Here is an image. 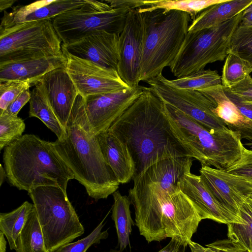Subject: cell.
<instances>
[{"label":"cell","instance_id":"cell-19","mask_svg":"<svg viewBox=\"0 0 252 252\" xmlns=\"http://www.w3.org/2000/svg\"><path fill=\"white\" fill-rule=\"evenodd\" d=\"M90 0H39L26 5L12 7L11 12L4 11L0 28L11 25L53 18L67 11L82 7Z\"/></svg>","mask_w":252,"mask_h":252},{"label":"cell","instance_id":"cell-9","mask_svg":"<svg viewBox=\"0 0 252 252\" xmlns=\"http://www.w3.org/2000/svg\"><path fill=\"white\" fill-rule=\"evenodd\" d=\"M51 19L0 28V63L63 55Z\"/></svg>","mask_w":252,"mask_h":252},{"label":"cell","instance_id":"cell-21","mask_svg":"<svg viewBox=\"0 0 252 252\" xmlns=\"http://www.w3.org/2000/svg\"><path fill=\"white\" fill-rule=\"evenodd\" d=\"M103 157L120 184L132 180L135 164L125 143L108 130L96 135Z\"/></svg>","mask_w":252,"mask_h":252},{"label":"cell","instance_id":"cell-48","mask_svg":"<svg viewBox=\"0 0 252 252\" xmlns=\"http://www.w3.org/2000/svg\"><path fill=\"white\" fill-rule=\"evenodd\" d=\"M246 201L252 209V198H248L247 199Z\"/></svg>","mask_w":252,"mask_h":252},{"label":"cell","instance_id":"cell-27","mask_svg":"<svg viewBox=\"0 0 252 252\" xmlns=\"http://www.w3.org/2000/svg\"><path fill=\"white\" fill-rule=\"evenodd\" d=\"M33 208V204L26 201L11 212L0 213V230L8 240L11 250H15L18 235Z\"/></svg>","mask_w":252,"mask_h":252},{"label":"cell","instance_id":"cell-50","mask_svg":"<svg viewBox=\"0 0 252 252\" xmlns=\"http://www.w3.org/2000/svg\"><path fill=\"white\" fill-rule=\"evenodd\" d=\"M122 252V251H121L120 250L119 251H117V250H111L109 252Z\"/></svg>","mask_w":252,"mask_h":252},{"label":"cell","instance_id":"cell-6","mask_svg":"<svg viewBox=\"0 0 252 252\" xmlns=\"http://www.w3.org/2000/svg\"><path fill=\"white\" fill-rule=\"evenodd\" d=\"M163 103L174 131L201 166L225 170L240 158L244 146L239 132L228 127L210 131L184 113Z\"/></svg>","mask_w":252,"mask_h":252},{"label":"cell","instance_id":"cell-24","mask_svg":"<svg viewBox=\"0 0 252 252\" xmlns=\"http://www.w3.org/2000/svg\"><path fill=\"white\" fill-rule=\"evenodd\" d=\"M31 92L30 102L29 117L40 120L53 132L58 139L63 137L65 129L62 125L52 108L44 92L37 83Z\"/></svg>","mask_w":252,"mask_h":252},{"label":"cell","instance_id":"cell-11","mask_svg":"<svg viewBox=\"0 0 252 252\" xmlns=\"http://www.w3.org/2000/svg\"><path fill=\"white\" fill-rule=\"evenodd\" d=\"M147 82L163 103L184 113L208 130L215 131L228 127L214 112L216 102L201 92L174 88L157 77Z\"/></svg>","mask_w":252,"mask_h":252},{"label":"cell","instance_id":"cell-42","mask_svg":"<svg viewBox=\"0 0 252 252\" xmlns=\"http://www.w3.org/2000/svg\"><path fill=\"white\" fill-rule=\"evenodd\" d=\"M228 127L239 132L241 139H246L252 143V121L246 119L236 126H229Z\"/></svg>","mask_w":252,"mask_h":252},{"label":"cell","instance_id":"cell-43","mask_svg":"<svg viewBox=\"0 0 252 252\" xmlns=\"http://www.w3.org/2000/svg\"><path fill=\"white\" fill-rule=\"evenodd\" d=\"M187 245L176 238H171L168 244L158 252H185Z\"/></svg>","mask_w":252,"mask_h":252},{"label":"cell","instance_id":"cell-13","mask_svg":"<svg viewBox=\"0 0 252 252\" xmlns=\"http://www.w3.org/2000/svg\"><path fill=\"white\" fill-rule=\"evenodd\" d=\"M143 86L84 97L87 123L94 135L107 130L140 95Z\"/></svg>","mask_w":252,"mask_h":252},{"label":"cell","instance_id":"cell-46","mask_svg":"<svg viewBox=\"0 0 252 252\" xmlns=\"http://www.w3.org/2000/svg\"><path fill=\"white\" fill-rule=\"evenodd\" d=\"M4 235L2 232H0V252H6V241L4 238Z\"/></svg>","mask_w":252,"mask_h":252},{"label":"cell","instance_id":"cell-32","mask_svg":"<svg viewBox=\"0 0 252 252\" xmlns=\"http://www.w3.org/2000/svg\"><path fill=\"white\" fill-rule=\"evenodd\" d=\"M25 127L24 120L17 116L0 113V150L20 138Z\"/></svg>","mask_w":252,"mask_h":252},{"label":"cell","instance_id":"cell-20","mask_svg":"<svg viewBox=\"0 0 252 252\" xmlns=\"http://www.w3.org/2000/svg\"><path fill=\"white\" fill-rule=\"evenodd\" d=\"M66 63L63 55L0 63V82L29 81L32 86L45 74Z\"/></svg>","mask_w":252,"mask_h":252},{"label":"cell","instance_id":"cell-26","mask_svg":"<svg viewBox=\"0 0 252 252\" xmlns=\"http://www.w3.org/2000/svg\"><path fill=\"white\" fill-rule=\"evenodd\" d=\"M157 77L164 84L179 89L200 90L221 84V76L218 72L209 69L173 80L167 79L162 74Z\"/></svg>","mask_w":252,"mask_h":252},{"label":"cell","instance_id":"cell-18","mask_svg":"<svg viewBox=\"0 0 252 252\" xmlns=\"http://www.w3.org/2000/svg\"><path fill=\"white\" fill-rule=\"evenodd\" d=\"M180 190L199 208L205 219L228 224L242 223L241 219L233 215L214 198L203 183L200 175L190 172L185 174L178 183Z\"/></svg>","mask_w":252,"mask_h":252},{"label":"cell","instance_id":"cell-17","mask_svg":"<svg viewBox=\"0 0 252 252\" xmlns=\"http://www.w3.org/2000/svg\"><path fill=\"white\" fill-rule=\"evenodd\" d=\"M39 85L55 115L64 128L69 118L78 91L67 73L66 65L56 68L42 76Z\"/></svg>","mask_w":252,"mask_h":252},{"label":"cell","instance_id":"cell-29","mask_svg":"<svg viewBox=\"0 0 252 252\" xmlns=\"http://www.w3.org/2000/svg\"><path fill=\"white\" fill-rule=\"evenodd\" d=\"M198 91L205 94L216 102L217 106L214 112L227 126H236L246 119L226 95L221 84Z\"/></svg>","mask_w":252,"mask_h":252},{"label":"cell","instance_id":"cell-31","mask_svg":"<svg viewBox=\"0 0 252 252\" xmlns=\"http://www.w3.org/2000/svg\"><path fill=\"white\" fill-rule=\"evenodd\" d=\"M252 72V68L246 62L238 55L229 52L222 68L221 85L230 88L244 80Z\"/></svg>","mask_w":252,"mask_h":252},{"label":"cell","instance_id":"cell-2","mask_svg":"<svg viewBox=\"0 0 252 252\" xmlns=\"http://www.w3.org/2000/svg\"><path fill=\"white\" fill-rule=\"evenodd\" d=\"M132 180L128 196L140 234L149 243L173 238L188 246L205 219L199 208L178 186L165 189L140 177Z\"/></svg>","mask_w":252,"mask_h":252},{"label":"cell","instance_id":"cell-12","mask_svg":"<svg viewBox=\"0 0 252 252\" xmlns=\"http://www.w3.org/2000/svg\"><path fill=\"white\" fill-rule=\"evenodd\" d=\"M63 54L66 59V71L83 97L130 88L116 70L101 67L67 53Z\"/></svg>","mask_w":252,"mask_h":252},{"label":"cell","instance_id":"cell-3","mask_svg":"<svg viewBox=\"0 0 252 252\" xmlns=\"http://www.w3.org/2000/svg\"><path fill=\"white\" fill-rule=\"evenodd\" d=\"M64 129V136L52 142L58 154L90 197L107 198L120 184L105 161L96 135L90 130L84 97L79 94Z\"/></svg>","mask_w":252,"mask_h":252},{"label":"cell","instance_id":"cell-47","mask_svg":"<svg viewBox=\"0 0 252 252\" xmlns=\"http://www.w3.org/2000/svg\"><path fill=\"white\" fill-rule=\"evenodd\" d=\"M251 11H252V3L243 11V13H245Z\"/></svg>","mask_w":252,"mask_h":252},{"label":"cell","instance_id":"cell-51","mask_svg":"<svg viewBox=\"0 0 252 252\" xmlns=\"http://www.w3.org/2000/svg\"><path fill=\"white\" fill-rule=\"evenodd\" d=\"M249 198H252V192H251L249 195Z\"/></svg>","mask_w":252,"mask_h":252},{"label":"cell","instance_id":"cell-8","mask_svg":"<svg viewBox=\"0 0 252 252\" xmlns=\"http://www.w3.org/2000/svg\"><path fill=\"white\" fill-rule=\"evenodd\" d=\"M243 12L218 26L188 32L169 67L174 76L183 77L204 69L209 63L224 60L229 53L231 39L240 23Z\"/></svg>","mask_w":252,"mask_h":252},{"label":"cell","instance_id":"cell-10","mask_svg":"<svg viewBox=\"0 0 252 252\" xmlns=\"http://www.w3.org/2000/svg\"><path fill=\"white\" fill-rule=\"evenodd\" d=\"M130 10L126 8L112 9L104 0H90L82 7L51 20L62 44H68L100 32L119 36Z\"/></svg>","mask_w":252,"mask_h":252},{"label":"cell","instance_id":"cell-16","mask_svg":"<svg viewBox=\"0 0 252 252\" xmlns=\"http://www.w3.org/2000/svg\"><path fill=\"white\" fill-rule=\"evenodd\" d=\"M63 53L87 60L117 71L119 61V36L106 32L94 33L68 44L62 43Z\"/></svg>","mask_w":252,"mask_h":252},{"label":"cell","instance_id":"cell-49","mask_svg":"<svg viewBox=\"0 0 252 252\" xmlns=\"http://www.w3.org/2000/svg\"><path fill=\"white\" fill-rule=\"evenodd\" d=\"M244 145H246V146H249L252 149V143H250V142L246 143Z\"/></svg>","mask_w":252,"mask_h":252},{"label":"cell","instance_id":"cell-39","mask_svg":"<svg viewBox=\"0 0 252 252\" xmlns=\"http://www.w3.org/2000/svg\"><path fill=\"white\" fill-rule=\"evenodd\" d=\"M223 89L226 95L236 106L241 114L252 121V105L242 100L238 96L232 93L228 88L223 87Z\"/></svg>","mask_w":252,"mask_h":252},{"label":"cell","instance_id":"cell-5","mask_svg":"<svg viewBox=\"0 0 252 252\" xmlns=\"http://www.w3.org/2000/svg\"><path fill=\"white\" fill-rule=\"evenodd\" d=\"M138 11L143 23L140 81L147 82L162 74L165 67L171 66L191 19L187 13L177 10Z\"/></svg>","mask_w":252,"mask_h":252},{"label":"cell","instance_id":"cell-44","mask_svg":"<svg viewBox=\"0 0 252 252\" xmlns=\"http://www.w3.org/2000/svg\"><path fill=\"white\" fill-rule=\"evenodd\" d=\"M239 26L242 27H252V11L243 13Z\"/></svg>","mask_w":252,"mask_h":252},{"label":"cell","instance_id":"cell-28","mask_svg":"<svg viewBox=\"0 0 252 252\" xmlns=\"http://www.w3.org/2000/svg\"><path fill=\"white\" fill-rule=\"evenodd\" d=\"M226 0H149L150 6L137 9L139 11L163 9L165 11L177 10L187 13L194 20L200 12Z\"/></svg>","mask_w":252,"mask_h":252},{"label":"cell","instance_id":"cell-7","mask_svg":"<svg viewBox=\"0 0 252 252\" xmlns=\"http://www.w3.org/2000/svg\"><path fill=\"white\" fill-rule=\"evenodd\" d=\"M40 223L48 252L70 243L84 233V228L68 200L57 186H41L28 192Z\"/></svg>","mask_w":252,"mask_h":252},{"label":"cell","instance_id":"cell-25","mask_svg":"<svg viewBox=\"0 0 252 252\" xmlns=\"http://www.w3.org/2000/svg\"><path fill=\"white\" fill-rule=\"evenodd\" d=\"M16 252H48L34 207L16 242Z\"/></svg>","mask_w":252,"mask_h":252},{"label":"cell","instance_id":"cell-34","mask_svg":"<svg viewBox=\"0 0 252 252\" xmlns=\"http://www.w3.org/2000/svg\"><path fill=\"white\" fill-rule=\"evenodd\" d=\"M108 214L109 213L88 236L78 241L63 245L53 252H86L91 246L99 244L101 240L106 239L109 235L108 229L102 231L104 221Z\"/></svg>","mask_w":252,"mask_h":252},{"label":"cell","instance_id":"cell-45","mask_svg":"<svg viewBox=\"0 0 252 252\" xmlns=\"http://www.w3.org/2000/svg\"><path fill=\"white\" fill-rule=\"evenodd\" d=\"M16 1L15 0H0V12L5 11L6 9L11 7Z\"/></svg>","mask_w":252,"mask_h":252},{"label":"cell","instance_id":"cell-30","mask_svg":"<svg viewBox=\"0 0 252 252\" xmlns=\"http://www.w3.org/2000/svg\"><path fill=\"white\" fill-rule=\"evenodd\" d=\"M239 217L242 223L231 222L227 224L228 238L248 252H252V209L246 200L240 208Z\"/></svg>","mask_w":252,"mask_h":252},{"label":"cell","instance_id":"cell-33","mask_svg":"<svg viewBox=\"0 0 252 252\" xmlns=\"http://www.w3.org/2000/svg\"><path fill=\"white\" fill-rule=\"evenodd\" d=\"M229 52L239 56L252 69V27L238 26L231 39Z\"/></svg>","mask_w":252,"mask_h":252},{"label":"cell","instance_id":"cell-35","mask_svg":"<svg viewBox=\"0 0 252 252\" xmlns=\"http://www.w3.org/2000/svg\"><path fill=\"white\" fill-rule=\"evenodd\" d=\"M29 87H31L29 81L0 82V113L5 111L20 94Z\"/></svg>","mask_w":252,"mask_h":252},{"label":"cell","instance_id":"cell-36","mask_svg":"<svg viewBox=\"0 0 252 252\" xmlns=\"http://www.w3.org/2000/svg\"><path fill=\"white\" fill-rule=\"evenodd\" d=\"M225 170L252 187V149L244 147L240 158Z\"/></svg>","mask_w":252,"mask_h":252},{"label":"cell","instance_id":"cell-40","mask_svg":"<svg viewBox=\"0 0 252 252\" xmlns=\"http://www.w3.org/2000/svg\"><path fill=\"white\" fill-rule=\"evenodd\" d=\"M31 95V92L29 87L21 92L3 112L12 115L17 116L22 107L30 101Z\"/></svg>","mask_w":252,"mask_h":252},{"label":"cell","instance_id":"cell-4","mask_svg":"<svg viewBox=\"0 0 252 252\" xmlns=\"http://www.w3.org/2000/svg\"><path fill=\"white\" fill-rule=\"evenodd\" d=\"M3 161L9 184L28 192L41 186H57L66 192L74 177L56 151L52 142L31 134L6 146Z\"/></svg>","mask_w":252,"mask_h":252},{"label":"cell","instance_id":"cell-15","mask_svg":"<svg viewBox=\"0 0 252 252\" xmlns=\"http://www.w3.org/2000/svg\"><path fill=\"white\" fill-rule=\"evenodd\" d=\"M199 172L203 183L217 201L240 218V208L252 192V187L225 170L201 166Z\"/></svg>","mask_w":252,"mask_h":252},{"label":"cell","instance_id":"cell-1","mask_svg":"<svg viewBox=\"0 0 252 252\" xmlns=\"http://www.w3.org/2000/svg\"><path fill=\"white\" fill-rule=\"evenodd\" d=\"M127 146L135 164L132 180L160 160L194 158L172 129L164 103L151 87H143L135 101L107 130Z\"/></svg>","mask_w":252,"mask_h":252},{"label":"cell","instance_id":"cell-41","mask_svg":"<svg viewBox=\"0 0 252 252\" xmlns=\"http://www.w3.org/2000/svg\"><path fill=\"white\" fill-rule=\"evenodd\" d=\"M111 8H126L130 9L148 7L150 6L149 0H104Z\"/></svg>","mask_w":252,"mask_h":252},{"label":"cell","instance_id":"cell-23","mask_svg":"<svg viewBox=\"0 0 252 252\" xmlns=\"http://www.w3.org/2000/svg\"><path fill=\"white\" fill-rule=\"evenodd\" d=\"M112 194L114 203L111 218L115 223L120 250L123 251L129 245V236L134 225L130 211L131 202L128 196L122 195L118 190Z\"/></svg>","mask_w":252,"mask_h":252},{"label":"cell","instance_id":"cell-38","mask_svg":"<svg viewBox=\"0 0 252 252\" xmlns=\"http://www.w3.org/2000/svg\"><path fill=\"white\" fill-rule=\"evenodd\" d=\"M228 88L242 100L252 105V78L250 75L239 83Z\"/></svg>","mask_w":252,"mask_h":252},{"label":"cell","instance_id":"cell-14","mask_svg":"<svg viewBox=\"0 0 252 252\" xmlns=\"http://www.w3.org/2000/svg\"><path fill=\"white\" fill-rule=\"evenodd\" d=\"M143 37L141 13L131 9L125 26L119 35V56L117 72L121 78L130 87L139 86L140 63Z\"/></svg>","mask_w":252,"mask_h":252},{"label":"cell","instance_id":"cell-22","mask_svg":"<svg viewBox=\"0 0 252 252\" xmlns=\"http://www.w3.org/2000/svg\"><path fill=\"white\" fill-rule=\"evenodd\" d=\"M252 0H226L202 11L189 25L188 32H196L218 26L243 12Z\"/></svg>","mask_w":252,"mask_h":252},{"label":"cell","instance_id":"cell-37","mask_svg":"<svg viewBox=\"0 0 252 252\" xmlns=\"http://www.w3.org/2000/svg\"><path fill=\"white\" fill-rule=\"evenodd\" d=\"M188 246L191 252H248L229 238L215 241L206 247L191 240Z\"/></svg>","mask_w":252,"mask_h":252}]
</instances>
